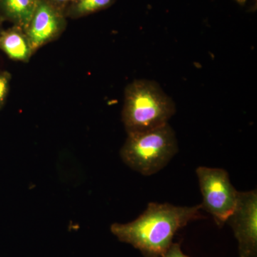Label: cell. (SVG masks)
<instances>
[{"label": "cell", "mask_w": 257, "mask_h": 257, "mask_svg": "<svg viewBox=\"0 0 257 257\" xmlns=\"http://www.w3.org/2000/svg\"><path fill=\"white\" fill-rule=\"evenodd\" d=\"M120 155L128 167L145 176L160 172L178 152V142L170 124L127 134Z\"/></svg>", "instance_id": "3"}, {"label": "cell", "mask_w": 257, "mask_h": 257, "mask_svg": "<svg viewBox=\"0 0 257 257\" xmlns=\"http://www.w3.org/2000/svg\"><path fill=\"white\" fill-rule=\"evenodd\" d=\"M162 257H189L184 254L181 248L180 243L173 242L167 248Z\"/></svg>", "instance_id": "11"}, {"label": "cell", "mask_w": 257, "mask_h": 257, "mask_svg": "<svg viewBox=\"0 0 257 257\" xmlns=\"http://www.w3.org/2000/svg\"><path fill=\"white\" fill-rule=\"evenodd\" d=\"M67 19L64 10L47 0H39L31 20L25 28L35 53L42 47L60 38L67 28Z\"/></svg>", "instance_id": "6"}, {"label": "cell", "mask_w": 257, "mask_h": 257, "mask_svg": "<svg viewBox=\"0 0 257 257\" xmlns=\"http://www.w3.org/2000/svg\"><path fill=\"white\" fill-rule=\"evenodd\" d=\"M175 112V101L155 81L136 79L125 88L121 120L127 134L168 124Z\"/></svg>", "instance_id": "2"}, {"label": "cell", "mask_w": 257, "mask_h": 257, "mask_svg": "<svg viewBox=\"0 0 257 257\" xmlns=\"http://www.w3.org/2000/svg\"><path fill=\"white\" fill-rule=\"evenodd\" d=\"M12 74L8 71L0 72V109L5 105L10 89Z\"/></svg>", "instance_id": "10"}, {"label": "cell", "mask_w": 257, "mask_h": 257, "mask_svg": "<svg viewBox=\"0 0 257 257\" xmlns=\"http://www.w3.org/2000/svg\"><path fill=\"white\" fill-rule=\"evenodd\" d=\"M0 50L10 60L23 63L30 62L35 54L25 29L15 25L3 30L0 35Z\"/></svg>", "instance_id": "7"}, {"label": "cell", "mask_w": 257, "mask_h": 257, "mask_svg": "<svg viewBox=\"0 0 257 257\" xmlns=\"http://www.w3.org/2000/svg\"><path fill=\"white\" fill-rule=\"evenodd\" d=\"M234 1H236V3H237L238 4H239L240 5H244L246 4V1H247V0H234Z\"/></svg>", "instance_id": "13"}, {"label": "cell", "mask_w": 257, "mask_h": 257, "mask_svg": "<svg viewBox=\"0 0 257 257\" xmlns=\"http://www.w3.org/2000/svg\"><path fill=\"white\" fill-rule=\"evenodd\" d=\"M47 1L60 8V9L64 10H64L67 8V5L74 0H47Z\"/></svg>", "instance_id": "12"}, {"label": "cell", "mask_w": 257, "mask_h": 257, "mask_svg": "<svg viewBox=\"0 0 257 257\" xmlns=\"http://www.w3.org/2000/svg\"><path fill=\"white\" fill-rule=\"evenodd\" d=\"M226 223L237 239L239 257H257L256 190L238 192L236 206Z\"/></svg>", "instance_id": "5"}, {"label": "cell", "mask_w": 257, "mask_h": 257, "mask_svg": "<svg viewBox=\"0 0 257 257\" xmlns=\"http://www.w3.org/2000/svg\"><path fill=\"white\" fill-rule=\"evenodd\" d=\"M196 173L202 195L201 207L221 227L234 211L238 191L230 182L228 172L223 169L199 167Z\"/></svg>", "instance_id": "4"}, {"label": "cell", "mask_w": 257, "mask_h": 257, "mask_svg": "<svg viewBox=\"0 0 257 257\" xmlns=\"http://www.w3.org/2000/svg\"><path fill=\"white\" fill-rule=\"evenodd\" d=\"M201 210L200 204L179 207L150 202L138 219L126 224L114 223L111 231L120 241L130 243L145 257H162L179 229L204 217Z\"/></svg>", "instance_id": "1"}, {"label": "cell", "mask_w": 257, "mask_h": 257, "mask_svg": "<svg viewBox=\"0 0 257 257\" xmlns=\"http://www.w3.org/2000/svg\"><path fill=\"white\" fill-rule=\"evenodd\" d=\"M117 0H74L64 10L66 18L77 20L108 9Z\"/></svg>", "instance_id": "9"}, {"label": "cell", "mask_w": 257, "mask_h": 257, "mask_svg": "<svg viewBox=\"0 0 257 257\" xmlns=\"http://www.w3.org/2000/svg\"><path fill=\"white\" fill-rule=\"evenodd\" d=\"M38 3L39 0H0V19L25 29Z\"/></svg>", "instance_id": "8"}, {"label": "cell", "mask_w": 257, "mask_h": 257, "mask_svg": "<svg viewBox=\"0 0 257 257\" xmlns=\"http://www.w3.org/2000/svg\"><path fill=\"white\" fill-rule=\"evenodd\" d=\"M3 23H4V22L0 19V35H1L2 32H3V30H4V29H3Z\"/></svg>", "instance_id": "14"}]
</instances>
